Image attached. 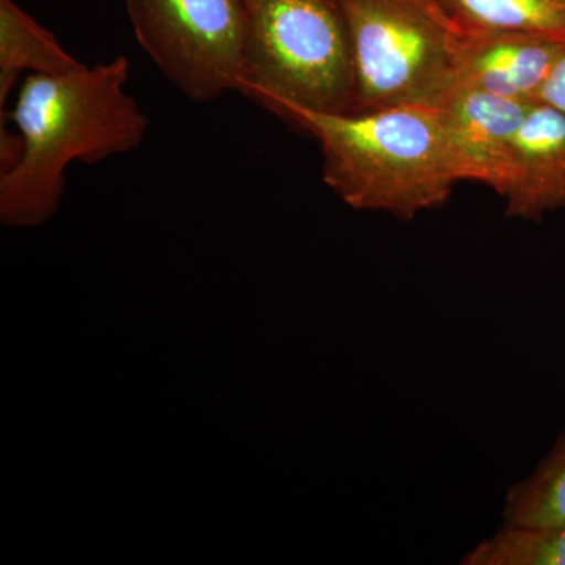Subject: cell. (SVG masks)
I'll return each mask as SVG.
<instances>
[{
	"label": "cell",
	"mask_w": 565,
	"mask_h": 565,
	"mask_svg": "<svg viewBox=\"0 0 565 565\" xmlns=\"http://www.w3.org/2000/svg\"><path fill=\"white\" fill-rule=\"evenodd\" d=\"M129 61L82 65L62 74H29L7 114L21 139L18 162L0 173V217L36 226L61 207L66 169L137 150L150 120L128 93Z\"/></svg>",
	"instance_id": "6da1fadb"
},
{
	"label": "cell",
	"mask_w": 565,
	"mask_h": 565,
	"mask_svg": "<svg viewBox=\"0 0 565 565\" xmlns=\"http://www.w3.org/2000/svg\"><path fill=\"white\" fill-rule=\"evenodd\" d=\"M273 111L318 140L323 182L353 210L412 221L470 181L437 106L337 114L280 104Z\"/></svg>",
	"instance_id": "7a4b0ae2"
},
{
	"label": "cell",
	"mask_w": 565,
	"mask_h": 565,
	"mask_svg": "<svg viewBox=\"0 0 565 565\" xmlns=\"http://www.w3.org/2000/svg\"><path fill=\"white\" fill-rule=\"evenodd\" d=\"M348 29L351 114L438 106L456 87L468 31L444 0H334Z\"/></svg>",
	"instance_id": "3957f363"
},
{
	"label": "cell",
	"mask_w": 565,
	"mask_h": 565,
	"mask_svg": "<svg viewBox=\"0 0 565 565\" xmlns=\"http://www.w3.org/2000/svg\"><path fill=\"white\" fill-rule=\"evenodd\" d=\"M239 88L267 110L296 104L351 111L355 77L343 14L334 0H245Z\"/></svg>",
	"instance_id": "277c9868"
},
{
	"label": "cell",
	"mask_w": 565,
	"mask_h": 565,
	"mask_svg": "<svg viewBox=\"0 0 565 565\" xmlns=\"http://www.w3.org/2000/svg\"><path fill=\"white\" fill-rule=\"evenodd\" d=\"M134 35L166 79L191 102L239 88L245 0H126Z\"/></svg>",
	"instance_id": "5b68a950"
},
{
	"label": "cell",
	"mask_w": 565,
	"mask_h": 565,
	"mask_svg": "<svg viewBox=\"0 0 565 565\" xmlns=\"http://www.w3.org/2000/svg\"><path fill=\"white\" fill-rule=\"evenodd\" d=\"M533 103L456 85L438 104L470 181L482 182L503 195L516 134Z\"/></svg>",
	"instance_id": "8992f818"
},
{
	"label": "cell",
	"mask_w": 565,
	"mask_h": 565,
	"mask_svg": "<svg viewBox=\"0 0 565 565\" xmlns=\"http://www.w3.org/2000/svg\"><path fill=\"white\" fill-rule=\"evenodd\" d=\"M564 44L561 36L541 33L468 31L456 85L520 102H537Z\"/></svg>",
	"instance_id": "52a82bcc"
},
{
	"label": "cell",
	"mask_w": 565,
	"mask_h": 565,
	"mask_svg": "<svg viewBox=\"0 0 565 565\" xmlns=\"http://www.w3.org/2000/svg\"><path fill=\"white\" fill-rule=\"evenodd\" d=\"M501 196L508 217L537 221L565 210V117L553 107L531 104Z\"/></svg>",
	"instance_id": "ba28073f"
},
{
	"label": "cell",
	"mask_w": 565,
	"mask_h": 565,
	"mask_svg": "<svg viewBox=\"0 0 565 565\" xmlns=\"http://www.w3.org/2000/svg\"><path fill=\"white\" fill-rule=\"evenodd\" d=\"M82 63L14 0H0V109L22 74H62Z\"/></svg>",
	"instance_id": "9c48e42d"
},
{
	"label": "cell",
	"mask_w": 565,
	"mask_h": 565,
	"mask_svg": "<svg viewBox=\"0 0 565 565\" xmlns=\"http://www.w3.org/2000/svg\"><path fill=\"white\" fill-rule=\"evenodd\" d=\"M467 31L523 32L565 39V0H444Z\"/></svg>",
	"instance_id": "30bf717a"
},
{
	"label": "cell",
	"mask_w": 565,
	"mask_h": 565,
	"mask_svg": "<svg viewBox=\"0 0 565 565\" xmlns=\"http://www.w3.org/2000/svg\"><path fill=\"white\" fill-rule=\"evenodd\" d=\"M503 525H565V433L523 481L509 487Z\"/></svg>",
	"instance_id": "8fae6325"
},
{
	"label": "cell",
	"mask_w": 565,
	"mask_h": 565,
	"mask_svg": "<svg viewBox=\"0 0 565 565\" xmlns=\"http://www.w3.org/2000/svg\"><path fill=\"white\" fill-rule=\"evenodd\" d=\"M463 565H565V525H503L463 557Z\"/></svg>",
	"instance_id": "7c38bea8"
},
{
	"label": "cell",
	"mask_w": 565,
	"mask_h": 565,
	"mask_svg": "<svg viewBox=\"0 0 565 565\" xmlns=\"http://www.w3.org/2000/svg\"><path fill=\"white\" fill-rule=\"evenodd\" d=\"M537 102L553 107L565 117V44L539 92Z\"/></svg>",
	"instance_id": "4fadbf2b"
}]
</instances>
